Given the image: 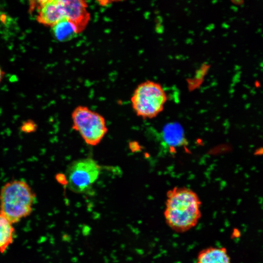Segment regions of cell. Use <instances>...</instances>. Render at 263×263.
Wrapping results in <instances>:
<instances>
[{"instance_id":"6da1fadb","label":"cell","mask_w":263,"mask_h":263,"mask_svg":"<svg viewBox=\"0 0 263 263\" xmlns=\"http://www.w3.org/2000/svg\"><path fill=\"white\" fill-rule=\"evenodd\" d=\"M163 215L167 225L176 233L195 227L202 217V201L197 193L186 187H174L166 195Z\"/></svg>"},{"instance_id":"7a4b0ae2","label":"cell","mask_w":263,"mask_h":263,"mask_svg":"<svg viewBox=\"0 0 263 263\" xmlns=\"http://www.w3.org/2000/svg\"><path fill=\"white\" fill-rule=\"evenodd\" d=\"M36 195L30 185L22 180L5 183L0 190V212L13 224L32 213Z\"/></svg>"},{"instance_id":"3957f363","label":"cell","mask_w":263,"mask_h":263,"mask_svg":"<svg viewBox=\"0 0 263 263\" xmlns=\"http://www.w3.org/2000/svg\"><path fill=\"white\" fill-rule=\"evenodd\" d=\"M168 95L159 82L147 80L135 89L131 98L132 109L136 115L143 119H153L164 110Z\"/></svg>"},{"instance_id":"277c9868","label":"cell","mask_w":263,"mask_h":263,"mask_svg":"<svg viewBox=\"0 0 263 263\" xmlns=\"http://www.w3.org/2000/svg\"><path fill=\"white\" fill-rule=\"evenodd\" d=\"M72 128L88 145H98L108 132L104 117L88 107L79 105L72 113Z\"/></svg>"},{"instance_id":"5b68a950","label":"cell","mask_w":263,"mask_h":263,"mask_svg":"<svg viewBox=\"0 0 263 263\" xmlns=\"http://www.w3.org/2000/svg\"><path fill=\"white\" fill-rule=\"evenodd\" d=\"M101 171V166L93 158L88 157L74 161L66 170L67 186L74 192L90 193Z\"/></svg>"},{"instance_id":"8992f818","label":"cell","mask_w":263,"mask_h":263,"mask_svg":"<svg viewBox=\"0 0 263 263\" xmlns=\"http://www.w3.org/2000/svg\"><path fill=\"white\" fill-rule=\"evenodd\" d=\"M64 18L75 27L78 34L87 27L91 19L88 3L83 0H60Z\"/></svg>"},{"instance_id":"52a82bcc","label":"cell","mask_w":263,"mask_h":263,"mask_svg":"<svg viewBox=\"0 0 263 263\" xmlns=\"http://www.w3.org/2000/svg\"><path fill=\"white\" fill-rule=\"evenodd\" d=\"M36 17L38 23L52 27L64 19L60 0H39Z\"/></svg>"},{"instance_id":"ba28073f","label":"cell","mask_w":263,"mask_h":263,"mask_svg":"<svg viewBox=\"0 0 263 263\" xmlns=\"http://www.w3.org/2000/svg\"><path fill=\"white\" fill-rule=\"evenodd\" d=\"M196 263H231V260L226 247L210 246L198 252Z\"/></svg>"},{"instance_id":"9c48e42d","label":"cell","mask_w":263,"mask_h":263,"mask_svg":"<svg viewBox=\"0 0 263 263\" xmlns=\"http://www.w3.org/2000/svg\"><path fill=\"white\" fill-rule=\"evenodd\" d=\"M14 224L0 212V253H4L14 242Z\"/></svg>"},{"instance_id":"30bf717a","label":"cell","mask_w":263,"mask_h":263,"mask_svg":"<svg viewBox=\"0 0 263 263\" xmlns=\"http://www.w3.org/2000/svg\"><path fill=\"white\" fill-rule=\"evenodd\" d=\"M52 28L55 38L61 42L70 40L78 35L75 27L65 18Z\"/></svg>"},{"instance_id":"8fae6325","label":"cell","mask_w":263,"mask_h":263,"mask_svg":"<svg viewBox=\"0 0 263 263\" xmlns=\"http://www.w3.org/2000/svg\"><path fill=\"white\" fill-rule=\"evenodd\" d=\"M210 68V66L208 63H203L192 76L187 78V87L189 91H193L201 86Z\"/></svg>"},{"instance_id":"7c38bea8","label":"cell","mask_w":263,"mask_h":263,"mask_svg":"<svg viewBox=\"0 0 263 263\" xmlns=\"http://www.w3.org/2000/svg\"><path fill=\"white\" fill-rule=\"evenodd\" d=\"M4 75V72L3 71L1 68L0 67V83L1 82L3 76Z\"/></svg>"}]
</instances>
